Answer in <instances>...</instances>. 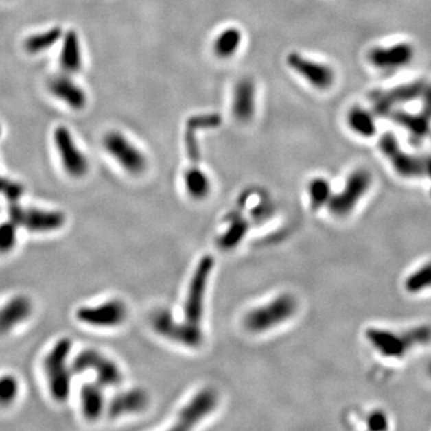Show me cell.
<instances>
[{
    "instance_id": "12",
    "label": "cell",
    "mask_w": 431,
    "mask_h": 431,
    "mask_svg": "<svg viewBox=\"0 0 431 431\" xmlns=\"http://www.w3.org/2000/svg\"><path fill=\"white\" fill-rule=\"evenodd\" d=\"M75 318L80 323L91 327H117L126 320L127 307L117 299L100 305H83L75 312Z\"/></svg>"
},
{
    "instance_id": "11",
    "label": "cell",
    "mask_w": 431,
    "mask_h": 431,
    "mask_svg": "<svg viewBox=\"0 0 431 431\" xmlns=\"http://www.w3.org/2000/svg\"><path fill=\"white\" fill-rule=\"evenodd\" d=\"M371 175L368 170L358 169L349 176L342 192L332 196L327 202L331 213L344 217L352 211L357 202L371 187Z\"/></svg>"
},
{
    "instance_id": "19",
    "label": "cell",
    "mask_w": 431,
    "mask_h": 431,
    "mask_svg": "<svg viewBox=\"0 0 431 431\" xmlns=\"http://www.w3.org/2000/svg\"><path fill=\"white\" fill-rule=\"evenodd\" d=\"M150 398L144 389L131 388L113 397L108 405V416L119 418L128 415H136L146 410Z\"/></svg>"
},
{
    "instance_id": "27",
    "label": "cell",
    "mask_w": 431,
    "mask_h": 431,
    "mask_svg": "<svg viewBox=\"0 0 431 431\" xmlns=\"http://www.w3.org/2000/svg\"><path fill=\"white\" fill-rule=\"evenodd\" d=\"M248 220H244L242 217H235L224 234L220 235L218 246L224 251L235 248L237 244H241V241L248 233Z\"/></svg>"
},
{
    "instance_id": "17",
    "label": "cell",
    "mask_w": 431,
    "mask_h": 431,
    "mask_svg": "<svg viewBox=\"0 0 431 431\" xmlns=\"http://www.w3.org/2000/svg\"><path fill=\"white\" fill-rule=\"evenodd\" d=\"M34 305L28 296L17 295L0 307V334L14 331L33 314Z\"/></svg>"
},
{
    "instance_id": "3",
    "label": "cell",
    "mask_w": 431,
    "mask_h": 431,
    "mask_svg": "<svg viewBox=\"0 0 431 431\" xmlns=\"http://www.w3.org/2000/svg\"><path fill=\"white\" fill-rule=\"evenodd\" d=\"M366 338L384 356L401 357L416 344L429 342L431 339V328L423 326L405 333H392L371 328L366 331Z\"/></svg>"
},
{
    "instance_id": "7",
    "label": "cell",
    "mask_w": 431,
    "mask_h": 431,
    "mask_svg": "<svg viewBox=\"0 0 431 431\" xmlns=\"http://www.w3.org/2000/svg\"><path fill=\"white\" fill-rule=\"evenodd\" d=\"M431 88V82L417 80L408 84L399 85L389 90H376L371 95V104L379 117H386L394 107L423 101L427 97Z\"/></svg>"
},
{
    "instance_id": "22",
    "label": "cell",
    "mask_w": 431,
    "mask_h": 431,
    "mask_svg": "<svg viewBox=\"0 0 431 431\" xmlns=\"http://www.w3.org/2000/svg\"><path fill=\"white\" fill-rule=\"evenodd\" d=\"M80 406L82 412L88 421H96L104 413V395L102 386L99 382H88L80 388Z\"/></svg>"
},
{
    "instance_id": "5",
    "label": "cell",
    "mask_w": 431,
    "mask_h": 431,
    "mask_svg": "<svg viewBox=\"0 0 431 431\" xmlns=\"http://www.w3.org/2000/svg\"><path fill=\"white\" fill-rule=\"evenodd\" d=\"M9 218L19 228L35 234H48L60 230L66 223L62 212L43 210L36 207H24L12 202L9 207Z\"/></svg>"
},
{
    "instance_id": "25",
    "label": "cell",
    "mask_w": 431,
    "mask_h": 431,
    "mask_svg": "<svg viewBox=\"0 0 431 431\" xmlns=\"http://www.w3.org/2000/svg\"><path fill=\"white\" fill-rule=\"evenodd\" d=\"M62 36L60 28H52L43 33H36L24 41V48L30 54H38L53 47Z\"/></svg>"
},
{
    "instance_id": "8",
    "label": "cell",
    "mask_w": 431,
    "mask_h": 431,
    "mask_svg": "<svg viewBox=\"0 0 431 431\" xmlns=\"http://www.w3.org/2000/svg\"><path fill=\"white\" fill-rule=\"evenodd\" d=\"M151 325L156 332L172 342H178L188 347H200L204 340V333L199 323H178L174 319L168 310H157L151 316Z\"/></svg>"
},
{
    "instance_id": "9",
    "label": "cell",
    "mask_w": 431,
    "mask_h": 431,
    "mask_svg": "<svg viewBox=\"0 0 431 431\" xmlns=\"http://www.w3.org/2000/svg\"><path fill=\"white\" fill-rule=\"evenodd\" d=\"M71 366L73 373L94 371L97 382L102 387H117L121 384L122 373L117 363L94 349L82 350L73 358Z\"/></svg>"
},
{
    "instance_id": "36",
    "label": "cell",
    "mask_w": 431,
    "mask_h": 431,
    "mask_svg": "<svg viewBox=\"0 0 431 431\" xmlns=\"http://www.w3.org/2000/svg\"><path fill=\"white\" fill-rule=\"evenodd\" d=\"M430 373H431V366H430Z\"/></svg>"
},
{
    "instance_id": "29",
    "label": "cell",
    "mask_w": 431,
    "mask_h": 431,
    "mask_svg": "<svg viewBox=\"0 0 431 431\" xmlns=\"http://www.w3.org/2000/svg\"><path fill=\"white\" fill-rule=\"evenodd\" d=\"M19 225L8 220L0 223V254H9L19 242Z\"/></svg>"
},
{
    "instance_id": "14",
    "label": "cell",
    "mask_w": 431,
    "mask_h": 431,
    "mask_svg": "<svg viewBox=\"0 0 431 431\" xmlns=\"http://www.w3.org/2000/svg\"><path fill=\"white\" fill-rule=\"evenodd\" d=\"M54 144L66 173L75 178L85 176L89 163L66 127H58L54 131Z\"/></svg>"
},
{
    "instance_id": "1",
    "label": "cell",
    "mask_w": 431,
    "mask_h": 431,
    "mask_svg": "<svg viewBox=\"0 0 431 431\" xmlns=\"http://www.w3.org/2000/svg\"><path fill=\"white\" fill-rule=\"evenodd\" d=\"M72 351L70 338H60L43 360V371L47 379L48 389L58 403H64L70 397L72 387V366L69 358Z\"/></svg>"
},
{
    "instance_id": "34",
    "label": "cell",
    "mask_w": 431,
    "mask_h": 431,
    "mask_svg": "<svg viewBox=\"0 0 431 431\" xmlns=\"http://www.w3.org/2000/svg\"><path fill=\"white\" fill-rule=\"evenodd\" d=\"M0 194L6 198L11 204L17 202L23 196V187L21 183L0 176Z\"/></svg>"
},
{
    "instance_id": "26",
    "label": "cell",
    "mask_w": 431,
    "mask_h": 431,
    "mask_svg": "<svg viewBox=\"0 0 431 431\" xmlns=\"http://www.w3.org/2000/svg\"><path fill=\"white\" fill-rule=\"evenodd\" d=\"M242 41V34L237 28H226L216 38L213 49L216 56L229 58L237 52Z\"/></svg>"
},
{
    "instance_id": "16",
    "label": "cell",
    "mask_w": 431,
    "mask_h": 431,
    "mask_svg": "<svg viewBox=\"0 0 431 431\" xmlns=\"http://www.w3.org/2000/svg\"><path fill=\"white\" fill-rule=\"evenodd\" d=\"M386 117H388L400 126L405 127L410 132L413 141H422L430 131L431 88L427 97L423 101V108L419 112L408 114L403 110H391Z\"/></svg>"
},
{
    "instance_id": "10",
    "label": "cell",
    "mask_w": 431,
    "mask_h": 431,
    "mask_svg": "<svg viewBox=\"0 0 431 431\" xmlns=\"http://www.w3.org/2000/svg\"><path fill=\"white\" fill-rule=\"evenodd\" d=\"M104 146L108 154L132 175H139L145 170V156L120 132H108Z\"/></svg>"
},
{
    "instance_id": "13",
    "label": "cell",
    "mask_w": 431,
    "mask_h": 431,
    "mask_svg": "<svg viewBox=\"0 0 431 431\" xmlns=\"http://www.w3.org/2000/svg\"><path fill=\"white\" fill-rule=\"evenodd\" d=\"M218 404V394L215 389L199 391L178 413L174 430H189L210 416Z\"/></svg>"
},
{
    "instance_id": "32",
    "label": "cell",
    "mask_w": 431,
    "mask_h": 431,
    "mask_svg": "<svg viewBox=\"0 0 431 431\" xmlns=\"http://www.w3.org/2000/svg\"><path fill=\"white\" fill-rule=\"evenodd\" d=\"M428 286H431V264L418 270L406 281V289L410 292H418Z\"/></svg>"
},
{
    "instance_id": "30",
    "label": "cell",
    "mask_w": 431,
    "mask_h": 431,
    "mask_svg": "<svg viewBox=\"0 0 431 431\" xmlns=\"http://www.w3.org/2000/svg\"><path fill=\"white\" fill-rule=\"evenodd\" d=\"M19 381L11 374L0 376V406H9L19 398Z\"/></svg>"
},
{
    "instance_id": "21",
    "label": "cell",
    "mask_w": 431,
    "mask_h": 431,
    "mask_svg": "<svg viewBox=\"0 0 431 431\" xmlns=\"http://www.w3.org/2000/svg\"><path fill=\"white\" fill-rule=\"evenodd\" d=\"M255 112V85L253 80L244 78L236 84L233 100V113L239 121L247 122Z\"/></svg>"
},
{
    "instance_id": "23",
    "label": "cell",
    "mask_w": 431,
    "mask_h": 431,
    "mask_svg": "<svg viewBox=\"0 0 431 431\" xmlns=\"http://www.w3.org/2000/svg\"><path fill=\"white\" fill-rule=\"evenodd\" d=\"M60 66L67 75H75L82 69V51L78 35L73 30L65 34L61 46Z\"/></svg>"
},
{
    "instance_id": "15",
    "label": "cell",
    "mask_w": 431,
    "mask_h": 431,
    "mask_svg": "<svg viewBox=\"0 0 431 431\" xmlns=\"http://www.w3.org/2000/svg\"><path fill=\"white\" fill-rule=\"evenodd\" d=\"M286 62L316 89H329L334 83V71L329 65L310 60L299 53H290Z\"/></svg>"
},
{
    "instance_id": "28",
    "label": "cell",
    "mask_w": 431,
    "mask_h": 431,
    "mask_svg": "<svg viewBox=\"0 0 431 431\" xmlns=\"http://www.w3.org/2000/svg\"><path fill=\"white\" fill-rule=\"evenodd\" d=\"M349 125L353 132L363 137H371L375 135L376 126L374 117L363 108L353 107L347 117Z\"/></svg>"
},
{
    "instance_id": "2",
    "label": "cell",
    "mask_w": 431,
    "mask_h": 431,
    "mask_svg": "<svg viewBox=\"0 0 431 431\" xmlns=\"http://www.w3.org/2000/svg\"><path fill=\"white\" fill-rule=\"evenodd\" d=\"M297 310V302L290 294H281L266 305L249 310L244 315V326L252 333L266 332L292 318Z\"/></svg>"
},
{
    "instance_id": "33",
    "label": "cell",
    "mask_w": 431,
    "mask_h": 431,
    "mask_svg": "<svg viewBox=\"0 0 431 431\" xmlns=\"http://www.w3.org/2000/svg\"><path fill=\"white\" fill-rule=\"evenodd\" d=\"M222 124V117L218 114H205V115H194L187 120V127L192 131L198 130H207V128H216L220 127Z\"/></svg>"
},
{
    "instance_id": "20",
    "label": "cell",
    "mask_w": 431,
    "mask_h": 431,
    "mask_svg": "<svg viewBox=\"0 0 431 431\" xmlns=\"http://www.w3.org/2000/svg\"><path fill=\"white\" fill-rule=\"evenodd\" d=\"M48 88L56 99L61 100L75 110L83 109L88 102L84 90L71 80L70 75L67 73L52 78L48 83Z\"/></svg>"
},
{
    "instance_id": "4",
    "label": "cell",
    "mask_w": 431,
    "mask_h": 431,
    "mask_svg": "<svg viewBox=\"0 0 431 431\" xmlns=\"http://www.w3.org/2000/svg\"><path fill=\"white\" fill-rule=\"evenodd\" d=\"M379 146L400 176L431 178V156L410 155L400 149L397 138L389 132L381 137Z\"/></svg>"
},
{
    "instance_id": "24",
    "label": "cell",
    "mask_w": 431,
    "mask_h": 431,
    "mask_svg": "<svg viewBox=\"0 0 431 431\" xmlns=\"http://www.w3.org/2000/svg\"><path fill=\"white\" fill-rule=\"evenodd\" d=\"M185 187L189 197L193 199H204L211 191V183L207 174L198 167H191L185 174Z\"/></svg>"
},
{
    "instance_id": "18",
    "label": "cell",
    "mask_w": 431,
    "mask_h": 431,
    "mask_svg": "<svg viewBox=\"0 0 431 431\" xmlns=\"http://www.w3.org/2000/svg\"><path fill=\"white\" fill-rule=\"evenodd\" d=\"M368 59L371 65L380 70H398L411 62L413 48L408 43H398L387 48L376 47L369 52Z\"/></svg>"
},
{
    "instance_id": "6",
    "label": "cell",
    "mask_w": 431,
    "mask_h": 431,
    "mask_svg": "<svg viewBox=\"0 0 431 431\" xmlns=\"http://www.w3.org/2000/svg\"><path fill=\"white\" fill-rule=\"evenodd\" d=\"M213 268L215 259L211 255H205L199 260L197 268L194 270L183 305L185 319L187 321L194 323H200L202 321L207 286Z\"/></svg>"
},
{
    "instance_id": "35",
    "label": "cell",
    "mask_w": 431,
    "mask_h": 431,
    "mask_svg": "<svg viewBox=\"0 0 431 431\" xmlns=\"http://www.w3.org/2000/svg\"><path fill=\"white\" fill-rule=\"evenodd\" d=\"M369 428L371 429H386L387 428V421L386 417L382 413H374L371 418H369Z\"/></svg>"
},
{
    "instance_id": "31",
    "label": "cell",
    "mask_w": 431,
    "mask_h": 431,
    "mask_svg": "<svg viewBox=\"0 0 431 431\" xmlns=\"http://www.w3.org/2000/svg\"><path fill=\"white\" fill-rule=\"evenodd\" d=\"M310 197L312 207L314 209L326 205L332 197L328 181L323 178H314L310 185Z\"/></svg>"
}]
</instances>
